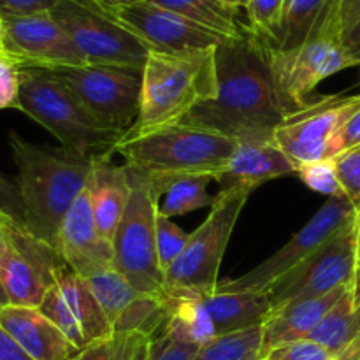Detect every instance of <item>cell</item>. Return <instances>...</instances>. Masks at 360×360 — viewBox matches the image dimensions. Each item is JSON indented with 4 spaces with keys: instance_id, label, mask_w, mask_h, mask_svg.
Listing matches in <instances>:
<instances>
[{
    "instance_id": "6da1fadb",
    "label": "cell",
    "mask_w": 360,
    "mask_h": 360,
    "mask_svg": "<svg viewBox=\"0 0 360 360\" xmlns=\"http://www.w3.org/2000/svg\"><path fill=\"white\" fill-rule=\"evenodd\" d=\"M217 72V97L197 105L179 123L225 134L236 143L273 141L287 112L274 86L266 41L248 30L243 37L221 42Z\"/></svg>"
},
{
    "instance_id": "7a4b0ae2",
    "label": "cell",
    "mask_w": 360,
    "mask_h": 360,
    "mask_svg": "<svg viewBox=\"0 0 360 360\" xmlns=\"http://www.w3.org/2000/svg\"><path fill=\"white\" fill-rule=\"evenodd\" d=\"M9 146L18 167L25 227L56 248L63 218L86 188L94 157L63 146L28 143L16 132L9 134Z\"/></svg>"
},
{
    "instance_id": "3957f363",
    "label": "cell",
    "mask_w": 360,
    "mask_h": 360,
    "mask_svg": "<svg viewBox=\"0 0 360 360\" xmlns=\"http://www.w3.org/2000/svg\"><path fill=\"white\" fill-rule=\"evenodd\" d=\"M217 48L151 51L143 67L139 116L125 136L176 125L197 105L213 101L218 94Z\"/></svg>"
},
{
    "instance_id": "277c9868",
    "label": "cell",
    "mask_w": 360,
    "mask_h": 360,
    "mask_svg": "<svg viewBox=\"0 0 360 360\" xmlns=\"http://www.w3.org/2000/svg\"><path fill=\"white\" fill-rule=\"evenodd\" d=\"M236 141L202 127L176 125L141 136H123L112 151L127 167L146 174L164 195L169 183L185 176H207L214 181L232 157Z\"/></svg>"
},
{
    "instance_id": "5b68a950",
    "label": "cell",
    "mask_w": 360,
    "mask_h": 360,
    "mask_svg": "<svg viewBox=\"0 0 360 360\" xmlns=\"http://www.w3.org/2000/svg\"><path fill=\"white\" fill-rule=\"evenodd\" d=\"M266 49L274 86L287 115L304 108L311 91L323 79L360 65V56L343 42L341 0L327 2L301 46L283 51L266 42Z\"/></svg>"
},
{
    "instance_id": "8992f818",
    "label": "cell",
    "mask_w": 360,
    "mask_h": 360,
    "mask_svg": "<svg viewBox=\"0 0 360 360\" xmlns=\"http://www.w3.org/2000/svg\"><path fill=\"white\" fill-rule=\"evenodd\" d=\"M18 109L49 130L63 148L86 157H95L94 151H112L123 137V134L102 127L48 69L21 67Z\"/></svg>"
},
{
    "instance_id": "52a82bcc",
    "label": "cell",
    "mask_w": 360,
    "mask_h": 360,
    "mask_svg": "<svg viewBox=\"0 0 360 360\" xmlns=\"http://www.w3.org/2000/svg\"><path fill=\"white\" fill-rule=\"evenodd\" d=\"M127 171L130 195L112 239V267L139 294H160L165 290L157 255V214L162 193L146 174L130 167Z\"/></svg>"
},
{
    "instance_id": "ba28073f",
    "label": "cell",
    "mask_w": 360,
    "mask_h": 360,
    "mask_svg": "<svg viewBox=\"0 0 360 360\" xmlns=\"http://www.w3.org/2000/svg\"><path fill=\"white\" fill-rule=\"evenodd\" d=\"M252 190H220L210 214L192 232L179 259L165 273L167 290H211L217 288L218 273L236 224Z\"/></svg>"
},
{
    "instance_id": "9c48e42d",
    "label": "cell",
    "mask_w": 360,
    "mask_h": 360,
    "mask_svg": "<svg viewBox=\"0 0 360 360\" xmlns=\"http://www.w3.org/2000/svg\"><path fill=\"white\" fill-rule=\"evenodd\" d=\"M49 13L67 32L86 63L143 70L151 48L95 0H58Z\"/></svg>"
},
{
    "instance_id": "30bf717a",
    "label": "cell",
    "mask_w": 360,
    "mask_h": 360,
    "mask_svg": "<svg viewBox=\"0 0 360 360\" xmlns=\"http://www.w3.org/2000/svg\"><path fill=\"white\" fill-rule=\"evenodd\" d=\"M53 72L102 127L123 136L132 129L139 116L143 70L84 63Z\"/></svg>"
},
{
    "instance_id": "8fae6325",
    "label": "cell",
    "mask_w": 360,
    "mask_h": 360,
    "mask_svg": "<svg viewBox=\"0 0 360 360\" xmlns=\"http://www.w3.org/2000/svg\"><path fill=\"white\" fill-rule=\"evenodd\" d=\"M357 217V207L348 199H329L311 220L292 236L287 245L243 276L218 283V288L231 292H267L280 278L294 271L313 253L333 241L350 227Z\"/></svg>"
},
{
    "instance_id": "7c38bea8",
    "label": "cell",
    "mask_w": 360,
    "mask_h": 360,
    "mask_svg": "<svg viewBox=\"0 0 360 360\" xmlns=\"http://www.w3.org/2000/svg\"><path fill=\"white\" fill-rule=\"evenodd\" d=\"M6 252L0 257V281L9 304L39 308L55 276L67 264L58 250L35 238L25 225L0 214Z\"/></svg>"
},
{
    "instance_id": "4fadbf2b",
    "label": "cell",
    "mask_w": 360,
    "mask_h": 360,
    "mask_svg": "<svg viewBox=\"0 0 360 360\" xmlns=\"http://www.w3.org/2000/svg\"><path fill=\"white\" fill-rule=\"evenodd\" d=\"M360 108V95H326L285 115L273 141L297 167L334 157V141Z\"/></svg>"
},
{
    "instance_id": "5bb4252c",
    "label": "cell",
    "mask_w": 360,
    "mask_h": 360,
    "mask_svg": "<svg viewBox=\"0 0 360 360\" xmlns=\"http://www.w3.org/2000/svg\"><path fill=\"white\" fill-rule=\"evenodd\" d=\"M357 264V231L355 221L323 248L313 253L306 262L295 267L267 290L271 306L290 302L294 299L319 297L340 287L352 285Z\"/></svg>"
},
{
    "instance_id": "9a60e30c",
    "label": "cell",
    "mask_w": 360,
    "mask_h": 360,
    "mask_svg": "<svg viewBox=\"0 0 360 360\" xmlns=\"http://www.w3.org/2000/svg\"><path fill=\"white\" fill-rule=\"evenodd\" d=\"M6 56L21 67L62 69L84 65L86 60L51 13H0Z\"/></svg>"
},
{
    "instance_id": "2e32d148",
    "label": "cell",
    "mask_w": 360,
    "mask_h": 360,
    "mask_svg": "<svg viewBox=\"0 0 360 360\" xmlns=\"http://www.w3.org/2000/svg\"><path fill=\"white\" fill-rule=\"evenodd\" d=\"M102 9L146 42L151 51H200L217 48L231 39L150 2L108 6Z\"/></svg>"
},
{
    "instance_id": "e0dca14e",
    "label": "cell",
    "mask_w": 360,
    "mask_h": 360,
    "mask_svg": "<svg viewBox=\"0 0 360 360\" xmlns=\"http://www.w3.org/2000/svg\"><path fill=\"white\" fill-rule=\"evenodd\" d=\"M39 309L77 350L112 334V326L91 294L86 280L70 271L69 266L56 273L55 283L48 288Z\"/></svg>"
},
{
    "instance_id": "ac0fdd59",
    "label": "cell",
    "mask_w": 360,
    "mask_h": 360,
    "mask_svg": "<svg viewBox=\"0 0 360 360\" xmlns=\"http://www.w3.org/2000/svg\"><path fill=\"white\" fill-rule=\"evenodd\" d=\"M56 250L69 269L84 280L112 267V243L98 232L86 192L63 218Z\"/></svg>"
},
{
    "instance_id": "d6986e66",
    "label": "cell",
    "mask_w": 360,
    "mask_h": 360,
    "mask_svg": "<svg viewBox=\"0 0 360 360\" xmlns=\"http://www.w3.org/2000/svg\"><path fill=\"white\" fill-rule=\"evenodd\" d=\"M299 167L276 146L274 141H239L224 171L214 181L221 190L257 186L276 178L297 174Z\"/></svg>"
},
{
    "instance_id": "ffe728a7",
    "label": "cell",
    "mask_w": 360,
    "mask_h": 360,
    "mask_svg": "<svg viewBox=\"0 0 360 360\" xmlns=\"http://www.w3.org/2000/svg\"><path fill=\"white\" fill-rule=\"evenodd\" d=\"M0 326L34 360H70L79 352L39 308L0 306Z\"/></svg>"
},
{
    "instance_id": "44dd1931",
    "label": "cell",
    "mask_w": 360,
    "mask_h": 360,
    "mask_svg": "<svg viewBox=\"0 0 360 360\" xmlns=\"http://www.w3.org/2000/svg\"><path fill=\"white\" fill-rule=\"evenodd\" d=\"M112 151L95 155L91 172L86 183L88 200L98 232L112 243L120 220L130 195V181L127 165L111 160Z\"/></svg>"
},
{
    "instance_id": "7402d4cb",
    "label": "cell",
    "mask_w": 360,
    "mask_h": 360,
    "mask_svg": "<svg viewBox=\"0 0 360 360\" xmlns=\"http://www.w3.org/2000/svg\"><path fill=\"white\" fill-rule=\"evenodd\" d=\"M350 287L352 285L340 287L329 294L319 295V297L294 299V301L271 309L269 316L262 323V350L260 354L278 347V345L308 340L320 320L347 294Z\"/></svg>"
},
{
    "instance_id": "603a6c76",
    "label": "cell",
    "mask_w": 360,
    "mask_h": 360,
    "mask_svg": "<svg viewBox=\"0 0 360 360\" xmlns=\"http://www.w3.org/2000/svg\"><path fill=\"white\" fill-rule=\"evenodd\" d=\"M199 294L213 320L217 336L260 327L273 309L267 292H231L217 285V288L199 290Z\"/></svg>"
},
{
    "instance_id": "cb8c5ba5",
    "label": "cell",
    "mask_w": 360,
    "mask_h": 360,
    "mask_svg": "<svg viewBox=\"0 0 360 360\" xmlns=\"http://www.w3.org/2000/svg\"><path fill=\"white\" fill-rule=\"evenodd\" d=\"M165 292L169 297V319L164 327L165 333L199 348L218 338L199 290L165 288Z\"/></svg>"
},
{
    "instance_id": "d4e9b609",
    "label": "cell",
    "mask_w": 360,
    "mask_h": 360,
    "mask_svg": "<svg viewBox=\"0 0 360 360\" xmlns=\"http://www.w3.org/2000/svg\"><path fill=\"white\" fill-rule=\"evenodd\" d=\"M146 2L172 11L225 37L238 39L248 34V25L239 21L238 9L227 6L224 0H146Z\"/></svg>"
},
{
    "instance_id": "484cf974",
    "label": "cell",
    "mask_w": 360,
    "mask_h": 360,
    "mask_svg": "<svg viewBox=\"0 0 360 360\" xmlns=\"http://www.w3.org/2000/svg\"><path fill=\"white\" fill-rule=\"evenodd\" d=\"M360 336V304L354 299L352 287L347 294L329 309L326 316L313 329L308 340L322 345L334 357L350 347Z\"/></svg>"
},
{
    "instance_id": "4316f807",
    "label": "cell",
    "mask_w": 360,
    "mask_h": 360,
    "mask_svg": "<svg viewBox=\"0 0 360 360\" xmlns=\"http://www.w3.org/2000/svg\"><path fill=\"white\" fill-rule=\"evenodd\" d=\"M169 319L167 292L139 294L112 326V333H134L157 338L164 330Z\"/></svg>"
},
{
    "instance_id": "83f0119b",
    "label": "cell",
    "mask_w": 360,
    "mask_h": 360,
    "mask_svg": "<svg viewBox=\"0 0 360 360\" xmlns=\"http://www.w3.org/2000/svg\"><path fill=\"white\" fill-rule=\"evenodd\" d=\"M327 2L329 0H285L276 35L267 44L283 51L301 46L326 9Z\"/></svg>"
},
{
    "instance_id": "f1b7e54d",
    "label": "cell",
    "mask_w": 360,
    "mask_h": 360,
    "mask_svg": "<svg viewBox=\"0 0 360 360\" xmlns=\"http://www.w3.org/2000/svg\"><path fill=\"white\" fill-rule=\"evenodd\" d=\"M86 283L111 326H115L127 306L139 295V292L130 285V281L115 267L94 274L91 278H88Z\"/></svg>"
},
{
    "instance_id": "f546056e",
    "label": "cell",
    "mask_w": 360,
    "mask_h": 360,
    "mask_svg": "<svg viewBox=\"0 0 360 360\" xmlns=\"http://www.w3.org/2000/svg\"><path fill=\"white\" fill-rule=\"evenodd\" d=\"M210 181L213 179L207 176H185L171 181L164 193L165 200L160 206V213L172 218L213 206L214 199L207 193Z\"/></svg>"
},
{
    "instance_id": "4dcf8cb0",
    "label": "cell",
    "mask_w": 360,
    "mask_h": 360,
    "mask_svg": "<svg viewBox=\"0 0 360 360\" xmlns=\"http://www.w3.org/2000/svg\"><path fill=\"white\" fill-rule=\"evenodd\" d=\"M262 350V326L214 338L200 347L192 360H250Z\"/></svg>"
},
{
    "instance_id": "1f68e13d",
    "label": "cell",
    "mask_w": 360,
    "mask_h": 360,
    "mask_svg": "<svg viewBox=\"0 0 360 360\" xmlns=\"http://www.w3.org/2000/svg\"><path fill=\"white\" fill-rule=\"evenodd\" d=\"M151 338L134 333H112L86 345L70 360H137L148 350Z\"/></svg>"
},
{
    "instance_id": "d6a6232c",
    "label": "cell",
    "mask_w": 360,
    "mask_h": 360,
    "mask_svg": "<svg viewBox=\"0 0 360 360\" xmlns=\"http://www.w3.org/2000/svg\"><path fill=\"white\" fill-rule=\"evenodd\" d=\"M190 234L183 231L179 225H176L171 218L160 213L158 207L157 214V255L158 264H160L162 273H167L169 267L179 259L181 252L185 250L186 243H188ZM165 280V278H164Z\"/></svg>"
},
{
    "instance_id": "836d02e7",
    "label": "cell",
    "mask_w": 360,
    "mask_h": 360,
    "mask_svg": "<svg viewBox=\"0 0 360 360\" xmlns=\"http://www.w3.org/2000/svg\"><path fill=\"white\" fill-rule=\"evenodd\" d=\"M297 176L308 188L313 192H319L327 195L329 199H347L338 178L336 167H334L333 158L319 162H309L299 167Z\"/></svg>"
},
{
    "instance_id": "e575fe53",
    "label": "cell",
    "mask_w": 360,
    "mask_h": 360,
    "mask_svg": "<svg viewBox=\"0 0 360 360\" xmlns=\"http://www.w3.org/2000/svg\"><path fill=\"white\" fill-rule=\"evenodd\" d=\"M283 6L285 0H250L246 7L248 30L266 42L273 41L280 25Z\"/></svg>"
},
{
    "instance_id": "d590c367",
    "label": "cell",
    "mask_w": 360,
    "mask_h": 360,
    "mask_svg": "<svg viewBox=\"0 0 360 360\" xmlns=\"http://www.w3.org/2000/svg\"><path fill=\"white\" fill-rule=\"evenodd\" d=\"M343 192L348 200L360 206V144L345 150L333 158Z\"/></svg>"
},
{
    "instance_id": "8d00e7d4",
    "label": "cell",
    "mask_w": 360,
    "mask_h": 360,
    "mask_svg": "<svg viewBox=\"0 0 360 360\" xmlns=\"http://www.w3.org/2000/svg\"><path fill=\"white\" fill-rule=\"evenodd\" d=\"M259 360H336V357L322 345L311 340H301L262 352Z\"/></svg>"
},
{
    "instance_id": "74e56055",
    "label": "cell",
    "mask_w": 360,
    "mask_h": 360,
    "mask_svg": "<svg viewBox=\"0 0 360 360\" xmlns=\"http://www.w3.org/2000/svg\"><path fill=\"white\" fill-rule=\"evenodd\" d=\"M199 347L185 343L169 333H160L151 340L148 360H192Z\"/></svg>"
},
{
    "instance_id": "f35d334b",
    "label": "cell",
    "mask_w": 360,
    "mask_h": 360,
    "mask_svg": "<svg viewBox=\"0 0 360 360\" xmlns=\"http://www.w3.org/2000/svg\"><path fill=\"white\" fill-rule=\"evenodd\" d=\"M21 65L9 56H0V109H18Z\"/></svg>"
},
{
    "instance_id": "ab89813d",
    "label": "cell",
    "mask_w": 360,
    "mask_h": 360,
    "mask_svg": "<svg viewBox=\"0 0 360 360\" xmlns=\"http://www.w3.org/2000/svg\"><path fill=\"white\" fill-rule=\"evenodd\" d=\"M0 214H6L11 220L25 225V210L20 190L2 174H0Z\"/></svg>"
},
{
    "instance_id": "60d3db41",
    "label": "cell",
    "mask_w": 360,
    "mask_h": 360,
    "mask_svg": "<svg viewBox=\"0 0 360 360\" xmlns=\"http://www.w3.org/2000/svg\"><path fill=\"white\" fill-rule=\"evenodd\" d=\"M359 144H360V108L347 120L343 129H341L340 134H338L336 141H334V157H336L338 153H341V151L350 150V148L354 146H359Z\"/></svg>"
},
{
    "instance_id": "b9f144b4",
    "label": "cell",
    "mask_w": 360,
    "mask_h": 360,
    "mask_svg": "<svg viewBox=\"0 0 360 360\" xmlns=\"http://www.w3.org/2000/svg\"><path fill=\"white\" fill-rule=\"evenodd\" d=\"M58 0H0V13L34 14L49 13Z\"/></svg>"
},
{
    "instance_id": "7bdbcfd3",
    "label": "cell",
    "mask_w": 360,
    "mask_h": 360,
    "mask_svg": "<svg viewBox=\"0 0 360 360\" xmlns=\"http://www.w3.org/2000/svg\"><path fill=\"white\" fill-rule=\"evenodd\" d=\"M0 360H34L2 326H0Z\"/></svg>"
},
{
    "instance_id": "ee69618b",
    "label": "cell",
    "mask_w": 360,
    "mask_h": 360,
    "mask_svg": "<svg viewBox=\"0 0 360 360\" xmlns=\"http://www.w3.org/2000/svg\"><path fill=\"white\" fill-rule=\"evenodd\" d=\"M360 20V0H341V23L343 34Z\"/></svg>"
},
{
    "instance_id": "f6af8a7d",
    "label": "cell",
    "mask_w": 360,
    "mask_h": 360,
    "mask_svg": "<svg viewBox=\"0 0 360 360\" xmlns=\"http://www.w3.org/2000/svg\"><path fill=\"white\" fill-rule=\"evenodd\" d=\"M343 42L350 51L360 56V20L343 34Z\"/></svg>"
},
{
    "instance_id": "bcb514c9",
    "label": "cell",
    "mask_w": 360,
    "mask_h": 360,
    "mask_svg": "<svg viewBox=\"0 0 360 360\" xmlns=\"http://www.w3.org/2000/svg\"><path fill=\"white\" fill-rule=\"evenodd\" d=\"M336 360H360V336L350 347L345 348L340 355H338Z\"/></svg>"
},
{
    "instance_id": "7dc6e473",
    "label": "cell",
    "mask_w": 360,
    "mask_h": 360,
    "mask_svg": "<svg viewBox=\"0 0 360 360\" xmlns=\"http://www.w3.org/2000/svg\"><path fill=\"white\" fill-rule=\"evenodd\" d=\"M95 2L102 7H108V6H127V4L146 2V0H95Z\"/></svg>"
},
{
    "instance_id": "c3c4849f",
    "label": "cell",
    "mask_w": 360,
    "mask_h": 360,
    "mask_svg": "<svg viewBox=\"0 0 360 360\" xmlns=\"http://www.w3.org/2000/svg\"><path fill=\"white\" fill-rule=\"evenodd\" d=\"M227 6L234 7V9H246L250 4V0H224Z\"/></svg>"
},
{
    "instance_id": "681fc988",
    "label": "cell",
    "mask_w": 360,
    "mask_h": 360,
    "mask_svg": "<svg viewBox=\"0 0 360 360\" xmlns=\"http://www.w3.org/2000/svg\"><path fill=\"white\" fill-rule=\"evenodd\" d=\"M6 304H9V299H7L6 290H4L2 287V281H0V306H6Z\"/></svg>"
},
{
    "instance_id": "f907efd6",
    "label": "cell",
    "mask_w": 360,
    "mask_h": 360,
    "mask_svg": "<svg viewBox=\"0 0 360 360\" xmlns=\"http://www.w3.org/2000/svg\"><path fill=\"white\" fill-rule=\"evenodd\" d=\"M0 56H6V49H4V27H2V18H0Z\"/></svg>"
},
{
    "instance_id": "816d5d0a",
    "label": "cell",
    "mask_w": 360,
    "mask_h": 360,
    "mask_svg": "<svg viewBox=\"0 0 360 360\" xmlns=\"http://www.w3.org/2000/svg\"><path fill=\"white\" fill-rule=\"evenodd\" d=\"M355 231H357V245H360V206L357 207V217H355Z\"/></svg>"
},
{
    "instance_id": "f5cc1de1",
    "label": "cell",
    "mask_w": 360,
    "mask_h": 360,
    "mask_svg": "<svg viewBox=\"0 0 360 360\" xmlns=\"http://www.w3.org/2000/svg\"><path fill=\"white\" fill-rule=\"evenodd\" d=\"M4 252H6V241H4V236L0 232V257L4 255Z\"/></svg>"
},
{
    "instance_id": "db71d44e",
    "label": "cell",
    "mask_w": 360,
    "mask_h": 360,
    "mask_svg": "<svg viewBox=\"0 0 360 360\" xmlns=\"http://www.w3.org/2000/svg\"><path fill=\"white\" fill-rule=\"evenodd\" d=\"M151 345V343H150ZM148 357H150V347H148V350L146 352H144V354L143 355H141V357L139 359H137V360H148Z\"/></svg>"
},
{
    "instance_id": "11a10c76",
    "label": "cell",
    "mask_w": 360,
    "mask_h": 360,
    "mask_svg": "<svg viewBox=\"0 0 360 360\" xmlns=\"http://www.w3.org/2000/svg\"><path fill=\"white\" fill-rule=\"evenodd\" d=\"M250 360H259V357H253V359H250Z\"/></svg>"
}]
</instances>
